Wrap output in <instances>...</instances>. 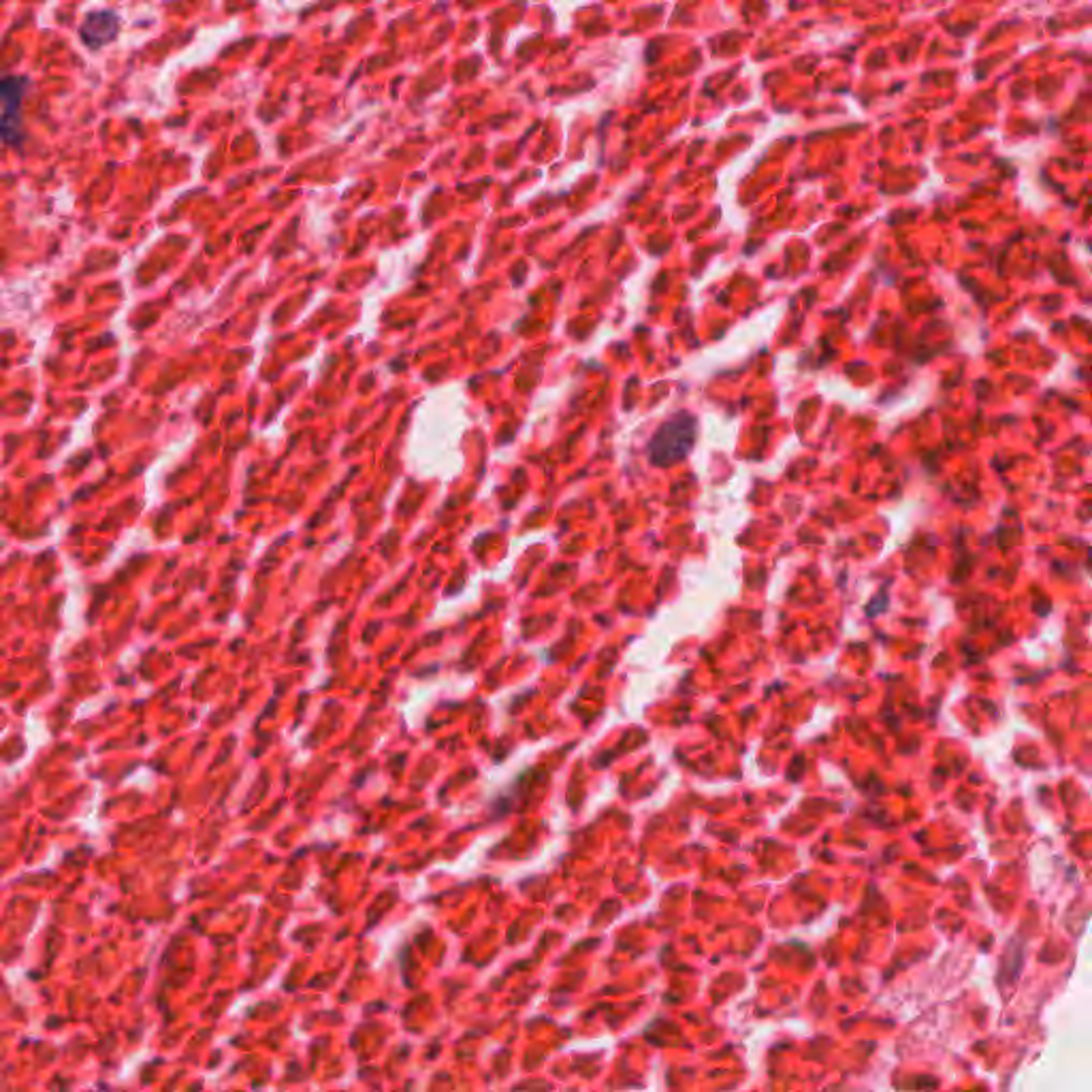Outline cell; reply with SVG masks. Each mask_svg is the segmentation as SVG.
<instances>
[{"instance_id": "6da1fadb", "label": "cell", "mask_w": 1092, "mask_h": 1092, "mask_svg": "<svg viewBox=\"0 0 1092 1092\" xmlns=\"http://www.w3.org/2000/svg\"><path fill=\"white\" fill-rule=\"evenodd\" d=\"M695 442V421L689 414H677L657 429L649 444L655 465H670L688 457Z\"/></svg>"}, {"instance_id": "7a4b0ae2", "label": "cell", "mask_w": 1092, "mask_h": 1092, "mask_svg": "<svg viewBox=\"0 0 1092 1092\" xmlns=\"http://www.w3.org/2000/svg\"><path fill=\"white\" fill-rule=\"evenodd\" d=\"M28 79L0 75V143H18L22 137V107Z\"/></svg>"}, {"instance_id": "3957f363", "label": "cell", "mask_w": 1092, "mask_h": 1092, "mask_svg": "<svg viewBox=\"0 0 1092 1092\" xmlns=\"http://www.w3.org/2000/svg\"><path fill=\"white\" fill-rule=\"evenodd\" d=\"M119 30V18L114 11H92L81 22L79 34L81 41L86 43L90 50H101L103 45L112 43L118 37Z\"/></svg>"}]
</instances>
